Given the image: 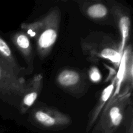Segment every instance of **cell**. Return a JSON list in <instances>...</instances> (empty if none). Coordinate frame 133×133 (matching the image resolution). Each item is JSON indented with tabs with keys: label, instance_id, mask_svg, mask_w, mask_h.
Returning a JSON list of instances; mask_svg holds the SVG:
<instances>
[{
	"label": "cell",
	"instance_id": "7a4b0ae2",
	"mask_svg": "<svg viewBox=\"0 0 133 133\" xmlns=\"http://www.w3.org/2000/svg\"><path fill=\"white\" fill-rule=\"evenodd\" d=\"M81 48L86 59L93 63L102 61L119 68L122 57L120 41L103 31H92L81 40Z\"/></svg>",
	"mask_w": 133,
	"mask_h": 133
},
{
	"label": "cell",
	"instance_id": "4fadbf2b",
	"mask_svg": "<svg viewBox=\"0 0 133 133\" xmlns=\"http://www.w3.org/2000/svg\"><path fill=\"white\" fill-rule=\"evenodd\" d=\"M83 74L73 68H64L58 72L56 83L60 87L68 91H74L84 83Z\"/></svg>",
	"mask_w": 133,
	"mask_h": 133
},
{
	"label": "cell",
	"instance_id": "30bf717a",
	"mask_svg": "<svg viewBox=\"0 0 133 133\" xmlns=\"http://www.w3.org/2000/svg\"><path fill=\"white\" fill-rule=\"evenodd\" d=\"M81 11L85 16L94 22L102 23L107 22L112 16L111 10L109 6L100 1H79Z\"/></svg>",
	"mask_w": 133,
	"mask_h": 133
},
{
	"label": "cell",
	"instance_id": "52a82bcc",
	"mask_svg": "<svg viewBox=\"0 0 133 133\" xmlns=\"http://www.w3.org/2000/svg\"><path fill=\"white\" fill-rule=\"evenodd\" d=\"M10 40L27 64V74H31L34 70V52L31 38L21 30L13 33Z\"/></svg>",
	"mask_w": 133,
	"mask_h": 133
},
{
	"label": "cell",
	"instance_id": "277c9868",
	"mask_svg": "<svg viewBox=\"0 0 133 133\" xmlns=\"http://www.w3.org/2000/svg\"><path fill=\"white\" fill-rule=\"evenodd\" d=\"M29 120L35 125L48 130L62 129L71 123L69 116L55 107L47 106L36 107L30 113Z\"/></svg>",
	"mask_w": 133,
	"mask_h": 133
},
{
	"label": "cell",
	"instance_id": "6da1fadb",
	"mask_svg": "<svg viewBox=\"0 0 133 133\" xmlns=\"http://www.w3.org/2000/svg\"><path fill=\"white\" fill-rule=\"evenodd\" d=\"M61 12L58 6H53L39 19L30 23H23L20 27L29 38L35 40L36 53L44 59L51 51L57 40L61 24Z\"/></svg>",
	"mask_w": 133,
	"mask_h": 133
},
{
	"label": "cell",
	"instance_id": "ba28073f",
	"mask_svg": "<svg viewBox=\"0 0 133 133\" xmlns=\"http://www.w3.org/2000/svg\"><path fill=\"white\" fill-rule=\"evenodd\" d=\"M111 13L114 20L116 22L118 30L120 33L121 51L123 50L127 46L131 32V18L128 10L125 6L119 4L112 6Z\"/></svg>",
	"mask_w": 133,
	"mask_h": 133
},
{
	"label": "cell",
	"instance_id": "9c48e42d",
	"mask_svg": "<svg viewBox=\"0 0 133 133\" xmlns=\"http://www.w3.org/2000/svg\"><path fill=\"white\" fill-rule=\"evenodd\" d=\"M43 79L42 74H37L27 82L19 105V111L22 114H25L36 102L42 88Z\"/></svg>",
	"mask_w": 133,
	"mask_h": 133
},
{
	"label": "cell",
	"instance_id": "7c38bea8",
	"mask_svg": "<svg viewBox=\"0 0 133 133\" xmlns=\"http://www.w3.org/2000/svg\"><path fill=\"white\" fill-rule=\"evenodd\" d=\"M0 64L9 71L19 76L27 74V71L17 61L16 56L6 41L0 36Z\"/></svg>",
	"mask_w": 133,
	"mask_h": 133
},
{
	"label": "cell",
	"instance_id": "9a60e30c",
	"mask_svg": "<svg viewBox=\"0 0 133 133\" xmlns=\"http://www.w3.org/2000/svg\"><path fill=\"white\" fill-rule=\"evenodd\" d=\"M125 133H133V122L132 116L129 119V121L127 120L126 123V131Z\"/></svg>",
	"mask_w": 133,
	"mask_h": 133
},
{
	"label": "cell",
	"instance_id": "8992f818",
	"mask_svg": "<svg viewBox=\"0 0 133 133\" xmlns=\"http://www.w3.org/2000/svg\"><path fill=\"white\" fill-rule=\"evenodd\" d=\"M116 81V87L113 95L118 94L124 87L133 88V52L131 44L125 47L122 53Z\"/></svg>",
	"mask_w": 133,
	"mask_h": 133
},
{
	"label": "cell",
	"instance_id": "8fae6325",
	"mask_svg": "<svg viewBox=\"0 0 133 133\" xmlns=\"http://www.w3.org/2000/svg\"><path fill=\"white\" fill-rule=\"evenodd\" d=\"M116 77H115L111 80L110 84L107 86L101 92L96 105L91 110L88 116V120L87 125V132H89L91 129L94 127L105 105L112 96L116 87Z\"/></svg>",
	"mask_w": 133,
	"mask_h": 133
},
{
	"label": "cell",
	"instance_id": "5b68a950",
	"mask_svg": "<svg viewBox=\"0 0 133 133\" xmlns=\"http://www.w3.org/2000/svg\"><path fill=\"white\" fill-rule=\"evenodd\" d=\"M27 81L0 64V96H18L22 97L25 90Z\"/></svg>",
	"mask_w": 133,
	"mask_h": 133
},
{
	"label": "cell",
	"instance_id": "5bb4252c",
	"mask_svg": "<svg viewBox=\"0 0 133 133\" xmlns=\"http://www.w3.org/2000/svg\"><path fill=\"white\" fill-rule=\"evenodd\" d=\"M88 78L92 83L98 84L101 82L103 79V76L101 71L97 66H91L88 71Z\"/></svg>",
	"mask_w": 133,
	"mask_h": 133
},
{
	"label": "cell",
	"instance_id": "3957f363",
	"mask_svg": "<svg viewBox=\"0 0 133 133\" xmlns=\"http://www.w3.org/2000/svg\"><path fill=\"white\" fill-rule=\"evenodd\" d=\"M132 88L126 87L112 95L95 124L92 133H116L125 119L126 110L132 105Z\"/></svg>",
	"mask_w": 133,
	"mask_h": 133
}]
</instances>
